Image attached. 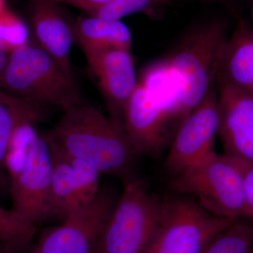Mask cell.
I'll return each instance as SVG.
<instances>
[{"label":"cell","mask_w":253,"mask_h":253,"mask_svg":"<svg viewBox=\"0 0 253 253\" xmlns=\"http://www.w3.org/2000/svg\"><path fill=\"white\" fill-rule=\"evenodd\" d=\"M241 218L253 224V164L245 163L244 208Z\"/></svg>","instance_id":"cb8c5ba5"},{"label":"cell","mask_w":253,"mask_h":253,"mask_svg":"<svg viewBox=\"0 0 253 253\" xmlns=\"http://www.w3.org/2000/svg\"><path fill=\"white\" fill-rule=\"evenodd\" d=\"M235 221L213 215L188 196L168 195L161 198L157 222L141 253H202Z\"/></svg>","instance_id":"5b68a950"},{"label":"cell","mask_w":253,"mask_h":253,"mask_svg":"<svg viewBox=\"0 0 253 253\" xmlns=\"http://www.w3.org/2000/svg\"><path fill=\"white\" fill-rule=\"evenodd\" d=\"M31 1V21L38 44L68 73L73 74L70 59L74 41L72 27L57 3L51 0Z\"/></svg>","instance_id":"4fadbf2b"},{"label":"cell","mask_w":253,"mask_h":253,"mask_svg":"<svg viewBox=\"0 0 253 253\" xmlns=\"http://www.w3.org/2000/svg\"><path fill=\"white\" fill-rule=\"evenodd\" d=\"M227 39L224 23H209L189 33L168 58L184 120L214 87Z\"/></svg>","instance_id":"277c9868"},{"label":"cell","mask_w":253,"mask_h":253,"mask_svg":"<svg viewBox=\"0 0 253 253\" xmlns=\"http://www.w3.org/2000/svg\"><path fill=\"white\" fill-rule=\"evenodd\" d=\"M84 54L99 81L110 120L125 132L126 104L138 84L131 51L109 49L88 51Z\"/></svg>","instance_id":"30bf717a"},{"label":"cell","mask_w":253,"mask_h":253,"mask_svg":"<svg viewBox=\"0 0 253 253\" xmlns=\"http://www.w3.org/2000/svg\"><path fill=\"white\" fill-rule=\"evenodd\" d=\"M36 226L13 209L0 207V244L20 249L35 237Z\"/></svg>","instance_id":"ffe728a7"},{"label":"cell","mask_w":253,"mask_h":253,"mask_svg":"<svg viewBox=\"0 0 253 253\" xmlns=\"http://www.w3.org/2000/svg\"><path fill=\"white\" fill-rule=\"evenodd\" d=\"M166 0H111L104 5L102 18L121 20L134 13L146 11L154 5L164 4Z\"/></svg>","instance_id":"603a6c76"},{"label":"cell","mask_w":253,"mask_h":253,"mask_svg":"<svg viewBox=\"0 0 253 253\" xmlns=\"http://www.w3.org/2000/svg\"><path fill=\"white\" fill-rule=\"evenodd\" d=\"M28 33L24 23L15 15L6 10L0 14V41L4 46L6 42L12 46V50L26 44Z\"/></svg>","instance_id":"7402d4cb"},{"label":"cell","mask_w":253,"mask_h":253,"mask_svg":"<svg viewBox=\"0 0 253 253\" xmlns=\"http://www.w3.org/2000/svg\"><path fill=\"white\" fill-rule=\"evenodd\" d=\"M245 163L216 151L180 174L169 187L176 194L194 199L217 217L237 220L244 208Z\"/></svg>","instance_id":"3957f363"},{"label":"cell","mask_w":253,"mask_h":253,"mask_svg":"<svg viewBox=\"0 0 253 253\" xmlns=\"http://www.w3.org/2000/svg\"><path fill=\"white\" fill-rule=\"evenodd\" d=\"M70 158L77 184L80 206L84 207L91 204L99 194L101 174L91 163L78 158Z\"/></svg>","instance_id":"44dd1931"},{"label":"cell","mask_w":253,"mask_h":253,"mask_svg":"<svg viewBox=\"0 0 253 253\" xmlns=\"http://www.w3.org/2000/svg\"><path fill=\"white\" fill-rule=\"evenodd\" d=\"M18 250L14 246L0 244V253H17Z\"/></svg>","instance_id":"484cf974"},{"label":"cell","mask_w":253,"mask_h":253,"mask_svg":"<svg viewBox=\"0 0 253 253\" xmlns=\"http://www.w3.org/2000/svg\"><path fill=\"white\" fill-rule=\"evenodd\" d=\"M44 134L50 144L71 158L91 163L101 174L131 179L137 156L126 133L99 110L84 103L63 111Z\"/></svg>","instance_id":"6da1fadb"},{"label":"cell","mask_w":253,"mask_h":253,"mask_svg":"<svg viewBox=\"0 0 253 253\" xmlns=\"http://www.w3.org/2000/svg\"><path fill=\"white\" fill-rule=\"evenodd\" d=\"M9 55V54L5 48L4 44L0 41V80L4 72L6 65H7Z\"/></svg>","instance_id":"d4e9b609"},{"label":"cell","mask_w":253,"mask_h":253,"mask_svg":"<svg viewBox=\"0 0 253 253\" xmlns=\"http://www.w3.org/2000/svg\"><path fill=\"white\" fill-rule=\"evenodd\" d=\"M49 144L52 158L49 220L61 221L81 207L71 158L56 146Z\"/></svg>","instance_id":"ac0fdd59"},{"label":"cell","mask_w":253,"mask_h":253,"mask_svg":"<svg viewBox=\"0 0 253 253\" xmlns=\"http://www.w3.org/2000/svg\"><path fill=\"white\" fill-rule=\"evenodd\" d=\"M0 89L33 104L63 111L84 103L73 74L39 44L30 42L9 53Z\"/></svg>","instance_id":"7a4b0ae2"},{"label":"cell","mask_w":253,"mask_h":253,"mask_svg":"<svg viewBox=\"0 0 253 253\" xmlns=\"http://www.w3.org/2000/svg\"><path fill=\"white\" fill-rule=\"evenodd\" d=\"M72 28L74 41L84 53L109 49L131 51V31L121 20L89 16L79 18Z\"/></svg>","instance_id":"2e32d148"},{"label":"cell","mask_w":253,"mask_h":253,"mask_svg":"<svg viewBox=\"0 0 253 253\" xmlns=\"http://www.w3.org/2000/svg\"><path fill=\"white\" fill-rule=\"evenodd\" d=\"M51 174V149L45 136L38 134L22 168L10 179L9 189L12 209L36 226L49 220Z\"/></svg>","instance_id":"9c48e42d"},{"label":"cell","mask_w":253,"mask_h":253,"mask_svg":"<svg viewBox=\"0 0 253 253\" xmlns=\"http://www.w3.org/2000/svg\"><path fill=\"white\" fill-rule=\"evenodd\" d=\"M251 253H253V249L252 250V251H251Z\"/></svg>","instance_id":"f546056e"},{"label":"cell","mask_w":253,"mask_h":253,"mask_svg":"<svg viewBox=\"0 0 253 253\" xmlns=\"http://www.w3.org/2000/svg\"><path fill=\"white\" fill-rule=\"evenodd\" d=\"M253 249V224L237 219L218 234L202 253H251Z\"/></svg>","instance_id":"d6986e66"},{"label":"cell","mask_w":253,"mask_h":253,"mask_svg":"<svg viewBox=\"0 0 253 253\" xmlns=\"http://www.w3.org/2000/svg\"><path fill=\"white\" fill-rule=\"evenodd\" d=\"M4 10V0H0V14H1Z\"/></svg>","instance_id":"4316f807"},{"label":"cell","mask_w":253,"mask_h":253,"mask_svg":"<svg viewBox=\"0 0 253 253\" xmlns=\"http://www.w3.org/2000/svg\"><path fill=\"white\" fill-rule=\"evenodd\" d=\"M217 1H229V0H217Z\"/></svg>","instance_id":"83f0119b"},{"label":"cell","mask_w":253,"mask_h":253,"mask_svg":"<svg viewBox=\"0 0 253 253\" xmlns=\"http://www.w3.org/2000/svg\"><path fill=\"white\" fill-rule=\"evenodd\" d=\"M138 81L162 110L175 134L184 118L181 111L179 86L168 59L145 68Z\"/></svg>","instance_id":"9a60e30c"},{"label":"cell","mask_w":253,"mask_h":253,"mask_svg":"<svg viewBox=\"0 0 253 253\" xmlns=\"http://www.w3.org/2000/svg\"><path fill=\"white\" fill-rule=\"evenodd\" d=\"M253 2V0H252Z\"/></svg>","instance_id":"f1b7e54d"},{"label":"cell","mask_w":253,"mask_h":253,"mask_svg":"<svg viewBox=\"0 0 253 253\" xmlns=\"http://www.w3.org/2000/svg\"><path fill=\"white\" fill-rule=\"evenodd\" d=\"M42 118L41 106L0 89V191H9V189L5 161L15 129L21 123H36Z\"/></svg>","instance_id":"e0dca14e"},{"label":"cell","mask_w":253,"mask_h":253,"mask_svg":"<svg viewBox=\"0 0 253 253\" xmlns=\"http://www.w3.org/2000/svg\"><path fill=\"white\" fill-rule=\"evenodd\" d=\"M218 93L212 88L176 129L168 148L165 167L174 176L214 152L219 135Z\"/></svg>","instance_id":"ba28073f"},{"label":"cell","mask_w":253,"mask_h":253,"mask_svg":"<svg viewBox=\"0 0 253 253\" xmlns=\"http://www.w3.org/2000/svg\"><path fill=\"white\" fill-rule=\"evenodd\" d=\"M219 84V131L224 154L253 164V96Z\"/></svg>","instance_id":"7c38bea8"},{"label":"cell","mask_w":253,"mask_h":253,"mask_svg":"<svg viewBox=\"0 0 253 253\" xmlns=\"http://www.w3.org/2000/svg\"><path fill=\"white\" fill-rule=\"evenodd\" d=\"M124 131L136 155L151 158L161 156L174 135L162 110L139 81L126 104Z\"/></svg>","instance_id":"8fae6325"},{"label":"cell","mask_w":253,"mask_h":253,"mask_svg":"<svg viewBox=\"0 0 253 253\" xmlns=\"http://www.w3.org/2000/svg\"><path fill=\"white\" fill-rule=\"evenodd\" d=\"M217 82L253 96V29L246 23L226 41Z\"/></svg>","instance_id":"5bb4252c"},{"label":"cell","mask_w":253,"mask_h":253,"mask_svg":"<svg viewBox=\"0 0 253 253\" xmlns=\"http://www.w3.org/2000/svg\"><path fill=\"white\" fill-rule=\"evenodd\" d=\"M116 202L111 191L101 190L91 204L43 232L32 253H98L105 226Z\"/></svg>","instance_id":"52a82bcc"},{"label":"cell","mask_w":253,"mask_h":253,"mask_svg":"<svg viewBox=\"0 0 253 253\" xmlns=\"http://www.w3.org/2000/svg\"><path fill=\"white\" fill-rule=\"evenodd\" d=\"M161 198L132 177L105 226L98 253H141L157 222Z\"/></svg>","instance_id":"8992f818"}]
</instances>
